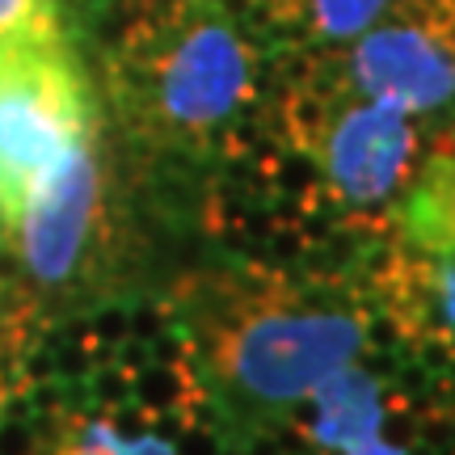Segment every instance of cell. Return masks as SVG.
Wrapping results in <instances>:
<instances>
[{
  "instance_id": "obj_3",
  "label": "cell",
  "mask_w": 455,
  "mask_h": 455,
  "mask_svg": "<svg viewBox=\"0 0 455 455\" xmlns=\"http://www.w3.org/2000/svg\"><path fill=\"white\" fill-rule=\"evenodd\" d=\"M283 140L316 169V195L355 215L392 207L426 161L413 114L388 101L333 93L316 76L283 98Z\"/></svg>"
},
{
  "instance_id": "obj_2",
  "label": "cell",
  "mask_w": 455,
  "mask_h": 455,
  "mask_svg": "<svg viewBox=\"0 0 455 455\" xmlns=\"http://www.w3.org/2000/svg\"><path fill=\"white\" fill-rule=\"evenodd\" d=\"M123 64L131 101L169 140L228 135L261 98V47L224 0H140Z\"/></svg>"
},
{
  "instance_id": "obj_7",
  "label": "cell",
  "mask_w": 455,
  "mask_h": 455,
  "mask_svg": "<svg viewBox=\"0 0 455 455\" xmlns=\"http://www.w3.org/2000/svg\"><path fill=\"white\" fill-rule=\"evenodd\" d=\"M375 295L430 371H455V258L396 249L375 270Z\"/></svg>"
},
{
  "instance_id": "obj_5",
  "label": "cell",
  "mask_w": 455,
  "mask_h": 455,
  "mask_svg": "<svg viewBox=\"0 0 455 455\" xmlns=\"http://www.w3.org/2000/svg\"><path fill=\"white\" fill-rule=\"evenodd\" d=\"M346 98L388 101L405 114H435L455 101V0H392L350 38L338 64L312 72Z\"/></svg>"
},
{
  "instance_id": "obj_4",
  "label": "cell",
  "mask_w": 455,
  "mask_h": 455,
  "mask_svg": "<svg viewBox=\"0 0 455 455\" xmlns=\"http://www.w3.org/2000/svg\"><path fill=\"white\" fill-rule=\"evenodd\" d=\"M89 93L60 26L0 30V228L68 148L89 135Z\"/></svg>"
},
{
  "instance_id": "obj_10",
  "label": "cell",
  "mask_w": 455,
  "mask_h": 455,
  "mask_svg": "<svg viewBox=\"0 0 455 455\" xmlns=\"http://www.w3.org/2000/svg\"><path fill=\"white\" fill-rule=\"evenodd\" d=\"M34 455H181L173 443L156 435V422H148V430L127 435L118 413H76L68 409L60 426H55V439L47 443V451Z\"/></svg>"
},
{
  "instance_id": "obj_1",
  "label": "cell",
  "mask_w": 455,
  "mask_h": 455,
  "mask_svg": "<svg viewBox=\"0 0 455 455\" xmlns=\"http://www.w3.org/2000/svg\"><path fill=\"white\" fill-rule=\"evenodd\" d=\"M371 316L346 291L283 275L220 283L198 316V358L236 405L275 413L308 401L316 384L358 363Z\"/></svg>"
},
{
  "instance_id": "obj_9",
  "label": "cell",
  "mask_w": 455,
  "mask_h": 455,
  "mask_svg": "<svg viewBox=\"0 0 455 455\" xmlns=\"http://www.w3.org/2000/svg\"><path fill=\"white\" fill-rule=\"evenodd\" d=\"M392 0H249V9L304 47L350 43L388 9Z\"/></svg>"
},
{
  "instance_id": "obj_8",
  "label": "cell",
  "mask_w": 455,
  "mask_h": 455,
  "mask_svg": "<svg viewBox=\"0 0 455 455\" xmlns=\"http://www.w3.org/2000/svg\"><path fill=\"white\" fill-rule=\"evenodd\" d=\"M401 232L413 249L455 258V140H439L396 203Z\"/></svg>"
},
{
  "instance_id": "obj_6",
  "label": "cell",
  "mask_w": 455,
  "mask_h": 455,
  "mask_svg": "<svg viewBox=\"0 0 455 455\" xmlns=\"http://www.w3.org/2000/svg\"><path fill=\"white\" fill-rule=\"evenodd\" d=\"M98 203L101 169L93 131H89L34 181V190L26 195V207L13 224L17 244H21V266L30 270L34 283L60 287L76 275L84 244H89L93 224H98Z\"/></svg>"
}]
</instances>
